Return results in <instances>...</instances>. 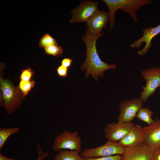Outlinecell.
<instances>
[{
	"label": "cell",
	"instance_id": "1",
	"mask_svg": "<svg viewBox=\"0 0 160 160\" xmlns=\"http://www.w3.org/2000/svg\"><path fill=\"white\" fill-rule=\"evenodd\" d=\"M104 34L98 35L91 33L87 28L85 30L84 36L82 37V41L86 45L87 57L81 66V70L86 69V77L87 78L91 74L96 81L99 76L103 77L104 71L108 69L116 70V65L115 64H109L103 62L97 52L96 43L98 39Z\"/></svg>",
	"mask_w": 160,
	"mask_h": 160
},
{
	"label": "cell",
	"instance_id": "2",
	"mask_svg": "<svg viewBox=\"0 0 160 160\" xmlns=\"http://www.w3.org/2000/svg\"><path fill=\"white\" fill-rule=\"evenodd\" d=\"M108 9L110 29L111 30L115 23V15L116 11L121 9L131 16L135 23L138 22L136 11L143 6L150 3V0H103Z\"/></svg>",
	"mask_w": 160,
	"mask_h": 160
},
{
	"label": "cell",
	"instance_id": "3",
	"mask_svg": "<svg viewBox=\"0 0 160 160\" xmlns=\"http://www.w3.org/2000/svg\"><path fill=\"white\" fill-rule=\"evenodd\" d=\"M0 105L4 107L7 113L10 114L20 106L24 98L18 87H15L9 80L1 77Z\"/></svg>",
	"mask_w": 160,
	"mask_h": 160
},
{
	"label": "cell",
	"instance_id": "4",
	"mask_svg": "<svg viewBox=\"0 0 160 160\" xmlns=\"http://www.w3.org/2000/svg\"><path fill=\"white\" fill-rule=\"evenodd\" d=\"M81 139L77 131L70 132L65 130L57 135L54 139L53 150L55 151L67 150L81 152Z\"/></svg>",
	"mask_w": 160,
	"mask_h": 160
},
{
	"label": "cell",
	"instance_id": "5",
	"mask_svg": "<svg viewBox=\"0 0 160 160\" xmlns=\"http://www.w3.org/2000/svg\"><path fill=\"white\" fill-rule=\"evenodd\" d=\"M125 148L118 142L108 140L104 145L94 148H87L80 154L84 159L97 158L113 156L114 155H123Z\"/></svg>",
	"mask_w": 160,
	"mask_h": 160
},
{
	"label": "cell",
	"instance_id": "6",
	"mask_svg": "<svg viewBox=\"0 0 160 160\" xmlns=\"http://www.w3.org/2000/svg\"><path fill=\"white\" fill-rule=\"evenodd\" d=\"M141 75L146 81V86L143 87L140 98L146 101L149 97L160 87V66L152 67L143 71Z\"/></svg>",
	"mask_w": 160,
	"mask_h": 160
},
{
	"label": "cell",
	"instance_id": "7",
	"mask_svg": "<svg viewBox=\"0 0 160 160\" xmlns=\"http://www.w3.org/2000/svg\"><path fill=\"white\" fill-rule=\"evenodd\" d=\"M98 4L97 2L91 1L81 2L78 6L71 11L72 17L69 20V23L87 22L98 10Z\"/></svg>",
	"mask_w": 160,
	"mask_h": 160
},
{
	"label": "cell",
	"instance_id": "8",
	"mask_svg": "<svg viewBox=\"0 0 160 160\" xmlns=\"http://www.w3.org/2000/svg\"><path fill=\"white\" fill-rule=\"evenodd\" d=\"M144 101L140 98L122 101L119 104L120 113L117 118L118 121L131 122L142 108Z\"/></svg>",
	"mask_w": 160,
	"mask_h": 160
},
{
	"label": "cell",
	"instance_id": "9",
	"mask_svg": "<svg viewBox=\"0 0 160 160\" xmlns=\"http://www.w3.org/2000/svg\"><path fill=\"white\" fill-rule=\"evenodd\" d=\"M134 124L132 122L108 123L103 129L105 138L114 141L118 142L123 138L131 130Z\"/></svg>",
	"mask_w": 160,
	"mask_h": 160
},
{
	"label": "cell",
	"instance_id": "10",
	"mask_svg": "<svg viewBox=\"0 0 160 160\" xmlns=\"http://www.w3.org/2000/svg\"><path fill=\"white\" fill-rule=\"evenodd\" d=\"M154 151L144 143L126 147L121 160H151Z\"/></svg>",
	"mask_w": 160,
	"mask_h": 160
},
{
	"label": "cell",
	"instance_id": "11",
	"mask_svg": "<svg viewBox=\"0 0 160 160\" xmlns=\"http://www.w3.org/2000/svg\"><path fill=\"white\" fill-rule=\"evenodd\" d=\"M160 33V24L155 27L146 28L143 31V36L132 43L130 46L132 48L140 47L142 43L145 42V46L137 52L138 55L143 56L146 54L151 47L152 39Z\"/></svg>",
	"mask_w": 160,
	"mask_h": 160
},
{
	"label": "cell",
	"instance_id": "12",
	"mask_svg": "<svg viewBox=\"0 0 160 160\" xmlns=\"http://www.w3.org/2000/svg\"><path fill=\"white\" fill-rule=\"evenodd\" d=\"M145 143L154 150L160 147V119H157L152 124L143 127Z\"/></svg>",
	"mask_w": 160,
	"mask_h": 160
},
{
	"label": "cell",
	"instance_id": "13",
	"mask_svg": "<svg viewBox=\"0 0 160 160\" xmlns=\"http://www.w3.org/2000/svg\"><path fill=\"white\" fill-rule=\"evenodd\" d=\"M109 20L108 12L98 10L87 22V28L93 35L100 34Z\"/></svg>",
	"mask_w": 160,
	"mask_h": 160
},
{
	"label": "cell",
	"instance_id": "14",
	"mask_svg": "<svg viewBox=\"0 0 160 160\" xmlns=\"http://www.w3.org/2000/svg\"><path fill=\"white\" fill-rule=\"evenodd\" d=\"M144 137L143 127L138 124H134L130 131L118 141L123 147L139 145L144 143Z\"/></svg>",
	"mask_w": 160,
	"mask_h": 160
},
{
	"label": "cell",
	"instance_id": "15",
	"mask_svg": "<svg viewBox=\"0 0 160 160\" xmlns=\"http://www.w3.org/2000/svg\"><path fill=\"white\" fill-rule=\"evenodd\" d=\"M79 153L75 151L60 150L55 155L54 160H85Z\"/></svg>",
	"mask_w": 160,
	"mask_h": 160
},
{
	"label": "cell",
	"instance_id": "16",
	"mask_svg": "<svg viewBox=\"0 0 160 160\" xmlns=\"http://www.w3.org/2000/svg\"><path fill=\"white\" fill-rule=\"evenodd\" d=\"M20 131L18 127L0 128V150H1L9 137L18 133Z\"/></svg>",
	"mask_w": 160,
	"mask_h": 160
},
{
	"label": "cell",
	"instance_id": "17",
	"mask_svg": "<svg viewBox=\"0 0 160 160\" xmlns=\"http://www.w3.org/2000/svg\"><path fill=\"white\" fill-rule=\"evenodd\" d=\"M153 112L148 108H141L137 112L136 117L139 119L150 125L154 121L152 118Z\"/></svg>",
	"mask_w": 160,
	"mask_h": 160
},
{
	"label": "cell",
	"instance_id": "18",
	"mask_svg": "<svg viewBox=\"0 0 160 160\" xmlns=\"http://www.w3.org/2000/svg\"><path fill=\"white\" fill-rule=\"evenodd\" d=\"M35 81L31 79L29 81L21 80L18 87L24 98L31 89L34 87Z\"/></svg>",
	"mask_w": 160,
	"mask_h": 160
},
{
	"label": "cell",
	"instance_id": "19",
	"mask_svg": "<svg viewBox=\"0 0 160 160\" xmlns=\"http://www.w3.org/2000/svg\"><path fill=\"white\" fill-rule=\"evenodd\" d=\"M58 45L56 39L52 37L49 34L45 33L43 35L39 41V46L45 48L49 46Z\"/></svg>",
	"mask_w": 160,
	"mask_h": 160
},
{
	"label": "cell",
	"instance_id": "20",
	"mask_svg": "<svg viewBox=\"0 0 160 160\" xmlns=\"http://www.w3.org/2000/svg\"><path fill=\"white\" fill-rule=\"evenodd\" d=\"M45 53L53 56L59 57L61 56L63 49L60 46L52 45L44 48Z\"/></svg>",
	"mask_w": 160,
	"mask_h": 160
},
{
	"label": "cell",
	"instance_id": "21",
	"mask_svg": "<svg viewBox=\"0 0 160 160\" xmlns=\"http://www.w3.org/2000/svg\"><path fill=\"white\" fill-rule=\"evenodd\" d=\"M21 73L20 76L21 80L29 81L31 80V78L34 74V71L30 68L21 70Z\"/></svg>",
	"mask_w": 160,
	"mask_h": 160
},
{
	"label": "cell",
	"instance_id": "22",
	"mask_svg": "<svg viewBox=\"0 0 160 160\" xmlns=\"http://www.w3.org/2000/svg\"><path fill=\"white\" fill-rule=\"evenodd\" d=\"M121 155H116L106 157L91 158L85 159V160H121Z\"/></svg>",
	"mask_w": 160,
	"mask_h": 160
},
{
	"label": "cell",
	"instance_id": "23",
	"mask_svg": "<svg viewBox=\"0 0 160 160\" xmlns=\"http://www.w3.org/2000/svg\"><path fill=\"white\" fill-rule=\"evenodd\" d=\"M37 148L38 151V155L36 160H43L49 156L48 152H44L43 151L40 144L37 145Z\"/></svg>",
	"mask_w": 160,
	"mask_h": 160
},
{
	"label": "cell",
	"instance_id": "24",
	"mask_svg": "<svg viewBox=\"0 0 160 160\" xmlns=\"http://www.w3.org/2000/svg\"><path fill=\"white\" fill-rule=\"evenodd\" d=\"M68 71V68L62 65L59 66L57 69V71L58 75L63 77H65L67 76Z\"/></svg>",
	"mask_w": 160,
	"mask_h": 160
},
{
	"label": "cell",
	"instance_id": "25",
	"mask_svg": "<svg viewBox=\"0 0 160 160\" xmlns=\"http://www.w3.org/2000/svg\"><path fill=\"white\" fill-rule=\"evenodd\" d=\"M72 61V60L69 58H65L61 62V65L68 68L71 66Z\"/></svg>",
	"mask_w": 160,
	"mask_h": 160
},
{
	"label": "cell",
	"instance_id": "26",
	"mask_svg": "<svg viewBox=\"0 0 160 160\" xmlns=\"http://www.w3.org/2000/svg\"><path fill=\"white\" fill-rule=\"evenodd\" d=\"M151 160H160V147L154 150Z\"/></svg>",
	"mask_w": 160,
	"mask_h": 160
},
{
	"label": "cell",
	"instance_id": "27",
	"mask_svg": "<svg viewBox=\"0 0 160 160\" xmlns=\"http://www.w3.org/2000/svg\"><path fill=\"white\" fill-rule=\"evenodd\" d=\"M0 160H17L15 158H9L6 157L0 153Z\"/></svg>",
	"mask_w": 160,
	"mask_h": 160
}]
</instances>
